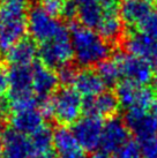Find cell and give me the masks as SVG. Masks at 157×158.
I'll use <instances>...</instances> for the list:
<instances>
[{
  "label": "cell",
  "instance_id": "1",
  "mask_svg": "<svg viewBox=\"0 0 157 158\" xmlns=\"http://www.w3.org/2000/svg\"><path fill=\"white\" fill-rule=\"evenodd\" d=\"M70 35L74 59L81 66H95L109 59L111 48L96 30L74 23Z\"/></svg>",
  "mask_w": 157,
  "mask_h": 158
},
{
  "label": "cell",
  "instance_id": "28",
  "mask_svg": "<svg viewBox=\"0 0 157 158\" xmlns=\"http://www.w3.org/2000/svg\"><path fill=\"white\" fill-rule=\"evenodd\" d=\"M70 0H42V8L53 18L64 16Z\"/></svg>",
  "mask_w": 157,
  "mask_h": 158
},
{
  "label": "cell",
  "instance_id": "40",
  "mask_svg": "<svg viewBox=\"0 0 157 158\" xmlns=\"http://www.w3.org/2000/svg\"><path fill=\"white\" fill-rule=\"evenodd\" d=\"M154 81H155V83H156V87H157V76H155V79H154Z\"/></svg>",
  "mask_w": 157,
  "mask_h": 158
},
{
  "label": "cell",
  "instance_id": "20",
  "mask_svg": "<svg viewBox=\"0 0 157 158\" xmlns=\"http://www.w3.org/2000/svg\"><path fill=\"white\" fill-rule=\"evenodd\" d=\"M9 98L32 94L31 68L13 66L9 69Z\"/></svg>",
  "mask_w": 157,
  "mask_h": 158
},
{
  "label": "cell",
  "instance_id": "8",
  "mask_svg": "<svg viewBox=\"0 0 157 158\" xmlns=\"http://www.w3.org/2000/svg\"><path fill=\"white\" fill-rule=\"evenodd\" d=\"M129 142V129L121 119L110 118L103 125L100 147L105 154H116L121 147Z\"/></svg>",
  "mask_w": 157,
  "mask_h": 158
},
{
  "label": "cell",
  "instance_id": "6",
  "mask_svg": "<svg viewBox=\"0 0 157 158\" xmlns=\"http://www.w3.org/2000/svg\"><path fill=\"white\" fill-rule=\"evenodd\" d=\"M156 91L148 87H142L131 83L128 81H122L117 87V99L119 105L126 107L128 110H146L149 111Z\"/></svg>",
  "mask_w": 157,
  "mask_h": 158
},
{
  "label": "cell",
  "instance_id": "32",
  "mask_svg": "<svg viewBox=\"0 0 157 158\" xmlns=\"http://www.w3.org/2000/svg\"><path fill=\"white\" fill-rule=\"evenodd\" d=\"M75 73H76V72H75L73 68H70V66H66V67H64V68H61V69L59 70V73H58L59 82L66 84V85L72 84L73 83V80H74Z\"/></svg>",
  "mask_w": 157,
  "mask_h": 158
},
{
  "label": "cell",
  "instance_id": "24",
  "mask_svg": "<svg viewBox=\"0 0 157 158\" xmlns=\"http://www.w3.org/2000/svg\"><path fill=\"white\" fill-rule=\"evenodd\" d=\"M104 7L97 4H90L78 7V16L81 24L90 29H96L104 13Z\"/></svg>",
  "mask_w": 157,
  "mask_h": 158
},
{
  "label": "cell",
  "instance_id": "34",
  "mask_svg": "<svg viewBox=\"0 0 157 158\" xmlns=\"http://www.w3.org/2000/svg\"><path fill=\"white\" fill-rule=\"evenodd\" d=\"M59 158H86L83 151L81 149L76 150V151H73V152H70V154H65V155H61Z\"/></svg>",
  "mask_w": 157,
  "mask_h": 158
},
{
  "label": "cell",
  "instance_id": "19",
  "mask_svg": "<svg viewBox=\"0 0 157 158\" xmlns=\"http://www.w3.org/2000/svg\"><path fill=\"white\" fill-rule=\"evenodd\" d=\"M96 31L108 43L116 42L120 38L122 32V20L117 7H108L104 9Z\"/></svg>",
  "mask_w": 157,
  "mask_h": 158
},
{
  "label": "cell",
  "instance_id": "27",
  "mask_svg": "<svg viewBox=\"0 0 157 158\" xmlns=\"http://www.w3.org/2000/svg\"><path fill=\"white\" fill-rule=\"evenodd\" d=\"M142 158H157V134L138 140Z\"/></svg>",
  "mask_w": 157,
  "mask_h": 158
},
{
  "label": "cell",
  "instance_id": "41",
  "mask_svg": "<svg viewBox=\"0 0 157 158\" xmlns=\"http://www.w3.org/2000/svg\"><path fill=\"white\" fill-rule=\"evenodd\" d=\"M147 1H153V0H147Z\"/></svg>",
  "mask_w": 157,
  "mask_h": 158
},
{
  "label": "cell",
  "instance_id": "4",
  "mask_svg": "<svg viewBox=\"0 0 157 158\" xmlns=\"http://www.w3.org/2000/svg\"><path fill=\"white\" fill-rule=\"evenodd\" d=\"M64 28L57 19L49 15L42 7H34L27 15V31L32 40L42 44L54 38Z\"/></svg>",
  "mask_w": 157,
  "mask_h": 158
},
{
  "label": "cell",
  "instance_id": "36",
  "mask_svg": "<svg viewBox=\"0 0 157 158\" xmlns=\"http://www.w3.org/2000/svg\"><path fill=\"white\" fill-rule=\"evenodd\" d=\"M6 109H7L6 103H5L4 99H2V98H1V96H0V121L4 119L5 114H6Z\"/></svg>",
  "mask_w": 157,
  "mask_h": 158
},
{
  "label": "cell",
  "instance_id": "18",
  "mask_svg": "<svg viewBox=\"0 0 157 158\" xmlns=\"http://www.w3.org/2000/svg\"><path fill=\"white\" fill-rule=\"evenodd\" d=\"M26 32L27 19L0 22V52H7L13 45L23 40Z\"/></svg>",
  "mask_w": 157,
  "mask_h": 158
},
{
  "label": "cell",
  "instance_id": "14",
  "mask_svg": "<svg viewBox=\"0 0 157 158\" xmlns=\"http://www.w3.org/2000/svg\"><path fill=\"white\" fill-rule=\"evenodd\" d=\"M44 117L38 107L13 112L9 119L11 129L22 135H31L44 125Z\"/></svg>",
  "mask_w": 157,
  "mask_h": 158
},
{
  "label": "cell",
  "instance_id": "7",
  "mask_svg": "<svg viewBox=\"0 0 157 158\" xmlns=\"http://www.w3.org/2000/svg\"><path fill=\"white\" fill-rule=\"evenodd\" d=\"M103 125L102 119L92 115H86L78 119L72 128L78 147L84 151L90 152L98 149L100 147Z\"/></svg>",
  "mask_w": 157,
  "mask_h": 158
},
{
  "label": "cell",
  "instance_id": "35",
  "mask_svg": "<svg viewBox=\"0 0 157 158\" xmlns=\"http://www.w3.org/2000/svg\"><path fill=\"white\" fill-rule=\"evenodd\" d=\"M30 158H58L56 152L53 150H50V151H46V152H42V154H36V155H31Z\"/></svg>",
  "mask_w": 157,
  "mask_h": 158
},
{
  "label": "cell",
  "instance_id": "31",
  "mask_svg": "<svg viewBox=\"0 0 157 158\" xmlns=\"http://www.w3.org/2000/svg\"><path fill=\"white\" fill-rule=\"evenodd\" d=\"M76 7L80 6H84V5H90V4H97L100 5L102 7L108 8V7H116V5L119 0H70Z\"/></svg>",
  "mask_w": 157,
  "mask_h": 158
},
{
  "label": "cell",
  "instance_id": "38",
  "mask_svg": "<svg viewBox=\"0 0 157 158\" xmlns=\"http://www.w3.org/2000/svg\"><path fill=\"white\" fill-rule=\"evenodd\" d=\"M89 158H110V156L105 152H94Z\"/></svg>",
  "mask_w": 157,
  "mask_h": 158
},
{
  "label": "cell",
  "instance_id": "16",
  "mask_svg": "<svg viewBox=\"0 0 157 158\" xmlns=\"http://www.w3.org/2000/svg\"><path fill=\"white\" fill-rule=\"evenodd\" d=\"M36 56H38V48L35 42L29 38H23L6 52V60L12 67H29L34 62Z\"/></svg>",
  "mask_w": 157,
  "mask_h": 158
},
{
  "label": "cell",
  "instance_id": "22",
  "mask_svg": "<svg viewBox=\"0 0 157 158\" xmlns=\"http://www.w3.org/2000/svg\"><path fill=\"white\" fill-rule=\"evenodd\" d=\"M53 148L60 156L81 149L72 129L66 127L57 128L53 132Z\"/></svg>",
  "mask_w": 157,
  "mask_h": 158
},
{
  "label": "cell",
  "instance_id": "33",
  "mask_svg": "<svg viewBox=\"0 0 157 158\" xmlns=\"http://www.w3.org/2000/svg\"><path fill=\"white\" fill-rule=\"evenodd\" d=\"M9 91V70L0 65V96Z\"/></svg>",
  "mask_w": 157,
  "mask_h": 158
},
{
  "label": "cell",
  "instance_id": "23",
  "mask_svg": "<svg viewBox=\"0 0 157 158\" xmlns=\"http://www.w3.org/2000/svg\"><path fill=\"white\" fill-rule=\"evenodd\" d=\"M28 0H0V22L27 19Z\"/></svg>",
  "mask_w": 157,
  "mask_h": 158
},
{
  "label": "cell",
  "instance_id": "29",
  "mask_svg": "<svg viewBox=\"0 0 157 158\" xmlns=\"http://www.w3.org/2000/svg\"><path fill=\"white\" fill-rule=\"evenodd\" d=\"M138 30L146 35L157 38V10H151L148 16L138 26Z\"/></svg>",
  "mask_w": 157,
  "mask_h": 158
},
{
  "label": "cell",
  "instance_id": "11",
  "mask_svg": "<svg viewBox=\"0 0 157 158\" xmlns=\"http://www.w3.org/2000/svg\"><path fill=\"white\" fill-rule=\"evenodd\" d=\"M59 84L58 73L43 64L31 67V87L32 92L40 98H48Z\"/></svg>",
  "mask_w": 157,
  "mask_h": 158
},
{
  "label": "cell",
  "instance_id": "13",
  "mask_svg": "<svg viewBox=\"0 0 157 158\" xmlns=\"http://www.w3.org/2000/svg\"><path fill=\"white\" fill-rule=\"evenodd\" d=\"M72 85L75 91L86 99L102 94L105 88L104 82L98 73L89 68L76 72Z\"/></svg>",
  "mask_w": 157,
  "mask_h": 158
},
{
  "label": "cell",
  "instance_id": "39",
  "mask_svg": "<svg viewBox=\"0 0 157 158\" xmlns=\"http://www.w3.org/2000/svg\"><path fill=\"white\" fill-rule=\"evenodd\" d=\"M0 158H4V149H2V141L0 136Z\"/></svg>",
  "mask_w": 157,
  "mask_h": 158
},
{
  "label": "cell",
  "instance_id": "30",
  "mask_svg": "<svg viewBox=\"0 0 157 158\" xmlns=\"http://www.w3.org/2000/svg\"><path fill=\"white\" fill-rule=\"evenodd\" d=\"M114 158H142V156L138 143L129 141L114 154Z\"/></svg>",
  "mask_w": 157,
  "mask_h": 158
},
{
  "label": "cell",
  "instance_id": "26",
  "mask_svg": "<svg viewBox=\"0 0 157 158\" xmlns=\"http://www.w3.org/2000/svg\"><path fill=\"white\" fill-rule=\"evenodd\" d=\"M35 107H37V99L34 97V94L9 98V109L12 112H19Z\"/></svg>",
  "mask_w": 157,
  "mask_h": 158
},
{
  "label": "cell",
  "instance_id": "37",
  "mask_svg": "<svg viewBox=\"0 0 157 158\" xmlns=\"http://www.w3.org/2000/svg\"><path fill=\"white\" fill-rule=\"evenodd\" d=\"M149 112H151V113H154L155 115H157V94H156V96H155V98H154L151 105H150Z\"/></svg>",
  "mask_w": 157,
  "mask_h": 158
},
{
  "label": "cell",
  "instance_id": "9",
  "mask_svg": "<svg viewBox=\"0 0 157 158\" xmlns=\"http://www.w3.org/2000/svg\"><path fill=\"white\" fill-rule=\"evenodd\" d=\"M127 52L141 58L154 67L157 65V38L150 37L141 31H134L127 36L125 40Z\"/></svg>",
  "mask_w": 157,
  "mask_h": 158
},
{
  "label": "cell",
  "instance_id": "25",
  "mask_svg": "<svg viewBox=\"0 0 157 158\" xmlns=\"http://www.w3.org/2000/svg\"><path fill=\"white\" fill-rule=\"evenodd\" d=\"M97 73L100 76V79L103 80L105 85L116 84L117 82H119V80L121 79L120 68H119V65H118L116 58L106 59L103 62H100L98 65Z\"/></svg>",
  "mask_w": 157,
  "mask_h": 158
},
{
  "label": "cell",
  "instance_id": "3",
  "mask_svg": "<svg viewBox=\"0 0 157 158\" xmlns=\"http://www.w3.org/2000/svg\"><path fill=\"white\" fill-rule=\"evenodd\" d=\"M53 117L62 125H70L78 121L83 111L82 97L73 88L66 87L52 97Z\"/></svg>",
  "mask_w": 157,
  "mask_h": 158
},
{
  "label": "cell",
  "instance_id": "10",
  "mask_svg": "<svg viewBox=\"0 0 157 158\" xmlns=\"http://www.w3.org/2000/svg\"><path fill=\"white\" fill-rule=\"evenodd\" d=\"M125 123L139 139L157 134V115L146 110H128L125 115Z\"/></svg>",
  "mask_w": 157,
  "mask_h": 158
},
{
  "label": "cell",
  "instance_id": "21",
  "mask_svg": "<svg viewBox=\"0 0 157 158\" xmlns=\"http://www.w3.org/2000/svg\"><path fill=\"white\" fill-rule=\"evenodd\" d=\"M30 147V156L42 154L52 150L53 148V132L48 126L43 125L28 139Z\"/></svg>",
  "mask_w": 157,
  "mask_h": 158
},
{
  "label": "cell",
  "instance_id": "2",
  "mask_svg": "<svg viewBox=\"0 0 157 158\" xmlns=\"http://www.w3.org/2000/svg\"><path fill=\"white\" fill-rule=\"evenodd\" d=\"M38 57L43 65L52 69L68 66L74 58L70 31L64 28L54 38L43 43L38 48Z\"/></svg>",
  "mask_w": 157,
  "mask_h": 158
},
{
  "label": "cell",
  "instance_id": "15",
  "mask_svg": "<svg viewBox=\"0 0 157 158\" xmlns=\"http://www.w3.org/2000/svg\"><path fill=\"white\" fill-rule=\"evenodd\" d=\"M1 141L4 158H30V147L24 135L8 128L2 133Z\"/></svg>",
  "mask_w": 157,
  "mask_h": 158
},
{
  "label": "cell",
  "instance_id": "12",
  "mask_svg": "<svg viewBox=\"0 0 157 158\" xmlns=\"http://www.w3.org/2000/svg\"><path fill=\"white\" fill-rule=\"evenodd\" d=\"M119 107L117 96L110 91H103L91 98L83 101V111L87 115H92L97 118H112Z\"/></svg>",
  "mask_w": 157,
  "mask_h": 158
},
{
  "label": "cell",
  "instance_id": "17",
  "mask_svg": "<svg viewBox=\"0 0 157 158\" xmlns=\"http://www.w3.org/2000/svg\"><path fill=\"white\" fill-rule=\"evenodd\" d=\"M151 10L150 2L147 0H121L119 15L125 23L138 28Z\"/></svg>",
  "mask_w": 157,
  "mask_h": 158
},
{
  "label": "cell",
  "instance_id": "5",
  "mask_svg": "<svg viewBox=\"0 0 157 158\" xmlns=\"http://www.w3.org/2000/svg\"><path fill=\"white\" fill-rule=\"evenodd\" d=\"M114 58L120 68L121 77L125 81L146 87L155 79V67L143 59L129 53H121Z\"/></svg>",
  "mask_w": 157,
  "mask_h": 158
}]
</instances>
